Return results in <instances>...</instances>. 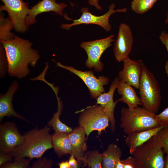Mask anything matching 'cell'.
Here are the masks:
<instances>
[{"label":"cell","instance_id":"6da1fadb","mask_svg":"<svg viewBox=\"0 0 168 168\" xmlns=\"http://www.w3.org/2000/svg\"><path fill=\"white\" fill-rule=\"evenodd\" d=\"M0 42L5 51L8 74L19 79L27 76L30 72L29 65L35 67L40 57L38 51L32 48V43L15 35Z\"/></svg>","mask_w":168,"mask_h":168},{"label":"cell","instance_id":"7a4b0ae2","mask_svg":"<svg viewBox=\"0 0 168 168\" xmlns=\"http://www.w3.org/2000/svg\"><path fill=\"white\" fill-rule=\"evenodd\" d=\"M50 130V127L46 125L43 128H35L25 133L22 143L11 153L14 160L41 158L47 150L53 148Z\"/></svg>","mask_w":168,"mask_h":168},{"label":"cell","instance_id":"3957f363","mask_svg":"<svg viewBox=\"0 0 168 168\" xmlns=\"http://www.w3.org/2000/svg\"><path fill=\"white\" fill-rule=\"evenodd\" d=\"M156 114L138 106L125 108L121 111V127L127 134L158 127L161 125L156 118Z\"/></svg>","mask_w":168,"mask_h":168},{"label":"cell","instance_id":"277c9868","mask_svg":"<svg viewBox=\"0 0 168 168\" xmlns=\"http://www.w3.org/2000/svg\"><path fill=\"white\" fill-rule=\"evenodd\" d=\"M138 89L140 95V105L154 114L160 106L161 96L159 85L154 74L144 63Z\"/></svg>","mask_w":168,"mask_h":168},{"label":"cell","instance_id":"5b68a950","mask_svg":"<svg viewBox=\"0 0 168 168\" xmlns=\"http://www.w3.org/2000/svg\"><path fill=\"white\" fill-rule=\"evenodd\" d=\"M162 149L156 135L138 146L131 154L136 168H164Z\"/></svg>","mask_w":168,"mask_h":168},{"label":"cell","instance_id":"8992f818","mask_svg":"<svg viewBox=\"0 0 168 168\" xmlns=\"http://www.w3.org/2000/svg\"><path fill=\"white\" fill-rule=\"evenodd\" d=\"M109 116L104 108L99 105L87 107L81 111L78 119L79 126L85 130L87 137L93 131L100 134L109 126Z\"/></svg>","mask_w":168,"mask_h":168},{"label":"cell","instance_id":"52a82bcc","mask_svg":"<svg viewBox=\"0 0 168 168\" xmlns=\"http://www.w3.org/2000/svg\"><path fill=\"white\" fill-rule=\"evenodd\" d=\"M114 35H111L106 38L95 40L82 42L80 46L84 49L87 55L86 61V66L89 68L94 69L97 72L103 69L104 65L100 61V57L104 52L112 45L114 41Z\"/></svg>","mask_w":168,"mask_h":168},{"label":"cell","instance_id":"ba28073f","mask_svg":"<svg viewBox=\"0 0 168 168\" xmlns=\"http://www.w3.org/2000/svg\"><path fill=\"white\" fill-rule=\"evenodd\" d=\"M115 7L114 3L111 4L109 6L108 12L100 16L93 15L87 7L82 8L81 10L82 15L79 18L75 20L70 19L73 21V23L70 24H63L61 27L63 29L68 30L73 26L80 24H94L99 26L107 32L109 31L111 28L109 22L110 16L115 12H125L127 10V8L115 10Z\"/></svg>","mask_w":168,"mask_h":168},{"label":"cell","instance_id":"9c48e42d","mask_svg":"<svg viewBox=\"0 0 168 168\" xmlns=\"http://www.w3.org/2000/svg\"><path fill=\"white\" fill-rule=\"evenodd\" d=\"M3 5L0 7V11H6L8 18L15 30L24 32L28 28L26 17L30 9L27 4L22 0H1Z\"/></svg>","mask_w":168,"mask_h":168},{"label":"cell","instance_id":"30bf717a","mask_svg":"<svg viewBox=\"0 0 168 168\" xmlns=\"http://www.w3.org/2000/svg\"><path fill=\"white\" fill-rule=\"evenodd\" d=\"M56 63V66L65 69L79 77L88 88L92 98L96 99L100 94L105 92L104 86L109 82L108 77L100 76L97 78L92 71H83L72 66L63 65L59 62Z\"/></svg>","mask_w":168,"mask_h":168},{"label":"cell","instance_id":"8fae6325","mask_svg":"<svg viewBox=\"0 0 168 168\" xmlns=\"http://www.w3.org/2000/svg\"><path fill=\"white\" fill-rule=\"evenodd\" d=\"M23 140L13 122H7L0 125V152L10 153L21 144Z\"/></svg>","mask_w":168,"mask_h":168},{"label":"cell","instance_id":"7c38bea8","mask_svg":"<svg viewBox=\"0 0 168 168\" xmlns=\"http://www.w3.org/2000/svg\"><path fill=\"white\" fill-rule=\"evenodd\" d=\"M133 40V35L130 26L125 23L120 24L113 48L117 61L123 62L129 57L132 49Z\"/></svg>","mask_w":168,"mask_h":168},{"label":"cell","instance_id":"4fadbf2b","mask_svg":"<svg viewBox=\"0 0 168 168\" xmlns=\"http://www.w3.org/2000/svg\"><path fill=\"white\" fill-rule=\"evenodd\" d=\"M123 62V68L118 74L119 79L138 89L144 63L142 60H133L129 57Z\"/></svg>","mask_w":168,"mask_h":168},{"label":"cell","instance_id":"5bb4252c","mask_svg":"<svg viewBox=\"0 0 168 168\" xmlns=\"http://www.w3.org/2000/svg\"><path fill=\"white\" fill-rule=\"evenodd\" d=\"M67 6L65 3L57 2L56 0H42L30 9L26 19V24L28 26L35 23L37 15L43 12H53L63 16V11Z\"/></svg>","mask_w":168,"mask_h":168},{"label":"cell","instance_id":"9a60e30c","mask_svg":"<svg viewBox=\"0 0 168 168\" xmlns=\"http://www.w3.org/2000/svg\"><path fill=\"white\" fill-rule=\"evenodd\" d=\"M119 80V77H116L112 82L109 91L100 94L97 98L96 105L102 106L108 114L110 124V129L112 131L115 129V119L114 115V110L118 102H114L113 96Z\"/></svg>","mask_w":168,"mask_h":168},{"label":"cell","instance_id":"2e32d148","mask_svg":"<svg viewBox=\"0 0 168 168\" xmlns=\"http://www.w3.org/2000/svg\"><path fill=\"white\" fill-rule=\"evenodd\" d=\"M18 88V83L14 81L10 85L7 92L0 96V121L5 117H13L26 120L14 110L12 104L13 96Z\"/></svg>","mask_w":168,"mask_h":168},{"label":"cell","instance_id":"e0dca14e","mask_svg":"<svg viewBox=\"0 0 168 168\" xmlns=\"http://www.w3.org/2000/svg\"><path fill=\"white\" fill-rule=\"evenodd\" d=\"M68 133L72 147L71 154L75 157L78 162L82 161L87 147L85 131L79 126Z\"/></svg>","mask_w":168,"mask_h":168},{"label":"cell","instance_id":"ac0fdd59","mask_svg":"<svg viewBox=\"0 0 168 168\" xmlns=\"http://www.w3.org/2000/svg\"><path fill=\"white\" fill-rule=\"evenodd\" d=\"M166 126L162 125L145 130L135 131L127 134L125 138L126 145L131 154L138 146L145 143Z\"/></svg>","mask_w":168,"mask_h":168},{"label":"cell","instance_id":"d6986e66","mask_svg":"<svg viewBox=\"0 0 168 168\" xmlns=\"http://www.w3.org/2000/svg\"><path fill=\"white\" fill-rule=\"evenodd\" d=\"M117 89L118 93L121 96V97L117 100L118 102H124L130 108L140 105V97L132 86L119 79Z\"/></svg>","mask_w":168,"mask_h":168},{"label":"cell","instance_id":"ffe728a7","mask_svg":"<svg viewBox=\"0 0 168 168\" xmlns=\"http://www.w3.org/2000/svg\"><path fill=\"white\" fill-rule=\"evenodd\" d=\"M68 133L55 132L51 135L53 148L59 157L71 154L72 147Z\"/></svg>","mask_w":168,"mask_h":168},{"label":"cell","instance_id":"44dd1931","mask_svg":"<svg viewBox=\"0 0 168 168\" xmlns=\"http://www.w3.org/2000/svg\"><path fill=\"white\" fill-rule=\"evenodd\" d=\"M53 90L57 98L58 109L57 112L54 114L52 118L48 122V125L52 127L56 132L67 133H70L73 129L70 127L62 123L59 119L63 109V104L60 98L58 96V88L56 87L54 88Z\"/></svg>","mask_w":168,"mask_h":168},{"label":"cell","instance_id":"7402d4cb","mask_svg":"<svg viewBox=\"0 0 168 168\" xmlns=\"http://www.w3.org/2000/svg\"><path fill=\"white\" fill-rule=\"evenodd\" d=\"M122 155L121 149L116 145L111 143L102 154V166L104 168H115L116 162Z\"/></svg>","mask_w":168,"mask_h":168},{"label":"cell","instance_id":"603a6c76","mask_svg":"<svg viewBox=\"0 0 168 168\" xmlns=\"http://www.w3.org/2000/svg\"><path fill=\"white\" fill-rule=\"evenodd\" d=\"M102 154L97 151H92L86 153L82 161L84 166H88L89 168H102Z\"/></svg>","mask_w":168,"mask_h":168},{"label":"cell","instance_id":"cb8c5ba5","mask_svg":"<svg viewBox=\"0 0 168 168\" xmlns=\"http://www.w3.org/2000/svg\"><path fill=\"white\" fill-rule=\"evenodd\" d=\"M13 28L12 23L8 17L5 18L1 14L0 16V42L12 39L15 35L11 31Z\"/></svg>","mask_w":168,"mask_h":168},{"label":"cell","instance_id":"d4e9b609","mask_svg":"<svg viewBox=\"0 0 168 168\" xmlns=\"http://www.w3.org/2000/svg\"><path fill=\"white\" fill-rule=\"evenodd\" d=\"M157 0H133L131 9L136 14H142L151 9Z\"/></svg>","mask_w":168,"mask_h":168},{"label":"cell","instance_id":"484cf974","mask_svg":"<svg viewBox=\"0 0 168 168\" xmlns=\"http://www.w3.org/2000/svg\"><path fill=\"white\" fill-rule=\"evenodd\" d=\"M156 136L158 143L167 155H168V126L161 128Z\"/></svg>","mask_w":168,"mask_h":168},{"label":"cell","instance_id":"4316f807","mask_svg":"<svg viewBox=\"0 0 168 168\" xmlns=\"http://www.w3.org/2000/svg\"><path fill=\"white\" fill-rule=\"evenodd\" d=\"M29 158H23L6 164L1 166V168H27L30 167V161Z\"/></svg>","mask_w":168,"mask_h":168},{"label":"cell","instance_id":"83f0119b","mask_svg":"<svg viewBox=\"0 0 168 168\" xmlns=\"http://www.w3.org/2000/svg\"><path fill=\"white\" fill-rule=\"evenodd\" d=\"M8 64L4 49L1 43L0 46V77H4L7 71Z\"/></svg>","mask_w":168,"mask_h":168},{"label":"cell","instance_id":"f1b7e54d","mask_svg":"<svg viewBox=\"0 0 168 168\" xmlns=\"http://www.w3.org/2000/svg\"><path fill=\"white\" fill-rule=\"evenodd\" d=\"M53 162L51 159H47L45 157L38 159L31 166V168H52Z\"/></svg>","mask_w":168,"mask_h":168},{"label":"cell","instance_id":"f546056e","mask_svg":"<svg viewBox=\"0 0 168 168\" xmlns=\"http://www.w3.org/2000/svg\"><path fill=\"white\" fill-rule=\"evenodd\" d=\"M156 118L161 125L168 126V106Z\"/></svg>","mask_w":168,"mask_h":168},{"label":"cell","instance_id":"4dcf8cb0","mask_svg":"<svg viewBox=\"0 0 168 168\" xmlns=\"http://www.w3.org/2000/svg\"><path fill=\"white\" fill-rule=\"evenodd\" d=\"M159 39L162 43L165 45L168 54V33L162 31L160 36ZM165 70L168 78V59L165 65Z\"/></svg>","mask_w":168,"mask_h":168},{"label":"cell","instance_id":"1f68e13d","mask_svg":"<svg viewBox=\"0 0 168 168\" xmlns=\"http://www.w3.org/2000/svg\"><path fill=\"white\" fill-rule=\"evenodd\" d=\"M13 158L10 153H4L0 152V166L12 161Z\"/></svg>","mask_w":168,"mask_h":168},{"label":"cell","instance_id":"d6a6232c","mask_svg":"<svg viewBox=\"0 0 168 168\" xmlns=\"http://www.w3.org/2000/svg\"><path fill=\"white\" fill-rule=\"evenodd\" d=\"M124 168H136L134 159L132 156H129L125 159L121 160Z\"/></svg>","mask_w":168,"mask_h":168},{"label":"cell","instance_id":"836d02e7","mask_svg":"<svg viewBox=\"0 0 168 168\" xmlns=\"http://www.w3.org/2000/svg\"><path fill=\"white\" fill-rule=\"evenodd\" d=\"M68 161L70 168H76L78 167L77 162L78 161L73 155H71Z\"/></svg>","mask_w":168,"mask_h":168},{"label":"cell","instance_id":"e575fe53","mask_svg":"<svg viewBox=\"0 0 168 168\" xmlns=\"http://www.w3.org/2000/svg\"><path fill=\"white\" fill-rule=\"evenodd\" d=\"M99 0H88L89 5L95 7L98 10H102V8L99 3Z\"/></svg>","mask_w":168,"mask_h":168},{"label":"cell","instance_id":"d590c367","mask_svg":"<svg viewBox=\"0 0 168 168\" xmlns=\"http://www.w3.org/2000/svg\"><path fill=\"white\" fill-rule=\"evenodd\" d=\"M60 168H70L68 161H62L58 164Z\"/></svg>","mask_w":168,"mask_h":168},{"label":"cell","instance_id":"8d00e7d4","mask_svg":"<svg viewBox=\"0 0 168 168\" xmlns=\"http://www.w3.org/2000/svg\"><path fill=\"white\" fill-rule=\"evenodd\" d=\"M115 168H124L123 164L121 161V159L119 160L116 163Z\"/></svg>","mask_w":168,"mask_h":168},{"label":"cell","instance_id":"74e56055","mask_svg":"<svg viewBox=\"0 0 168 168\" xmlns=\"http://www.w3.org/2000/svg\"><path fill=\"white\" fill-rule=\"evenodd\" d=\"M165 168H168V155H167L164 163Z\"/></svg>","mask_w":168,"mask_h":168},{"label":"cell","instance_id":"f35d334b","mask_svg":"<svg viewBox=\"0 0 168 168\" xmlns=\"http://www.w3.org/2000/svg\"><path fill=\"white\" fill-rule=\"evenodd\" d=\"M49 68V66L47 65H46L45 66V67L44 68V69L43 71H45V72H46V71L47 70V69L48 68ZM35 77H34V78H31V79H30V80H31V81H35V80H35Z\"/></svg>","mask_w":168,"mask_h":168},{"label":"cell","instance_id":"ab89813d","mask_svg":"<svg viewBox=\"0 0 168 168\" xmlns=\"http://www.w3.org/2000/svg\"><path fill=\"white\" fill-rule=\"evenodd\" d=\"M165 22L166 24H168V11L167 12V16H166V20L165 21Z\"/></svg>","mask_w":168,"mask_h":168}]
</instances>
